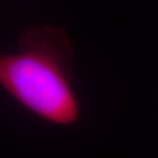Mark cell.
I'll return each instance as SVG.
<instances>
[{"label":"cell","instance_id":"6da1fadb","mask_svg":"<svg viewBox=\"0 0 158 158\" xmlns=\"http://www.w3.org/2000/svg\"><path fill=\"white\" fill-rule=\"evenodd\" d=\"M74 79L75 50L61 27H28L19 35L18 52H0V87L52 124L71 126L80 120Z\"/></svg>","mask_w":158,"mask_h":158}]
</instances>
